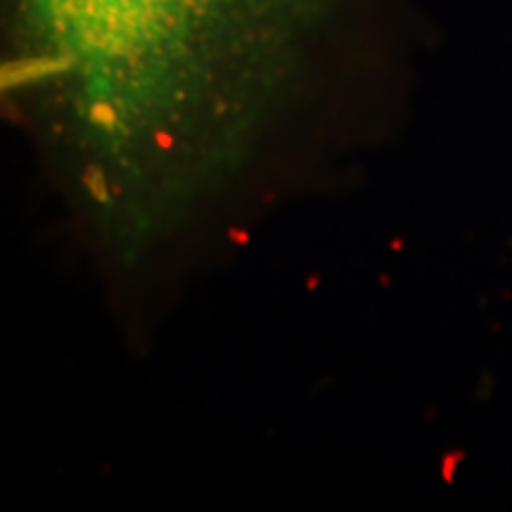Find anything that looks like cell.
I'll return each instance as SVG.
<instances>
[{
    "mask_svg": "<svg viewBox=\"0 0 512 512\" xmlns=\"http://www.w3.org/2000/svg\"><path fill=\"white\" fill-rule=\"evenodd\" d=\"M3 98L117 245H147L261 138L377 91L401 0H0Z\"/></svg>",
    "mask_w": 512,
    "mask_h": 512,
    "instance_id": "1",
    "label": "cell"
}]
</instances>
